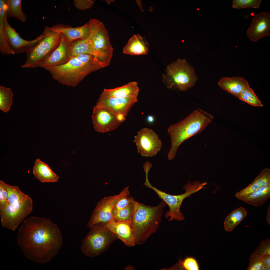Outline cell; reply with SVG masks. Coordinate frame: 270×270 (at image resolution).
<instances>
[{"instance_id": "cell-1", "label": "cell", "mask_w": 270, "mask_h": 270, "mask_svg": "<svg viewBox=\"0 0 270 270\" xmlns=\"http://www.w3.org/2000/svg\"><path fill=\"white\" fill-rule=\"evenodd\" d=\"M16 238L24 255L38 263L49 261L62 246V235L58 226L49 219L36 216L25 220Z\"/></svg>"}, {"instance_id": "cell-2", "label": "cell", "mask_w": 270, "mask_h": 270, "mask_svg": "<svg viewBox=\"0 0 270 270\" xmlns=\"http://www.w3.org/2000/svg\"><path fill=\"white\" fill-rule=\"evenodd\" d=\"M42 67L50 74L54 80L63 84L73 87L90 73L103 68L97 58L86 54L72 58L62 65Z\"/></svg>"}, {"instance_id": "cell-3", "label": "cell", "mask_w": 270, "mask_h": 270, "mask_svg": "<svg viewBox=\"0 0 270 270\" xmlns=\"http://www.w3.org/2000/svg\"><path fill=\"white\" fill-rule=\"evenodd\" d=\"M213 117L210 114L198 108L182 120L170 126L167 130L171 144L168 155V159H174L181 144L190 137L202 132L211 122Z\"/></svg>"}, {"instance_id": "cell-4", "label": "cell", "mask_w": 270, "mask_h": 270, "mask_svg": "<svg viewBox=\"0 0 270 270\" xmlns=\"http://www.w3.org/2000/svg\"><path fill=\"white\" fill-rule=\"evenodd\" d=\"M166 204L162 200L155 206L136 202L131 223L136 245L144 244L158 230Z\"/></svg>"}, {"instance_id": "cell-5", "label": "cell", "mask_w": 270, "mask_h": 270, "mask_svg": "<svg viewBox=\"0 0 270 270\" xmlns=\"http://www.w3.org/2000/svg\"><path fill=\"white\" fill-rule=\"evenodd\" d=\"M5 185L8 196L5 207L0 209L1 223L3 227L14 231L32 210L33 201L18 186Z\"/></svg>"}, {"instance_id": "cell-6", "label": "cell", "mask_w": 270, "mask_h": 270, "mask_svg": "<svg viewBox=\"0 0 270 270\" xmlns=\"http://www.w3.org/2000/svg\"><path fill=\"white\" fill-rule=\"evenodd\" d=\"M163 80L170 89L184 91L194 85L197 80L194 71L184 59H178L167 66Z\"/></svg>"}, {"instance_id": "cell-7", "label": "cell", "mask_w": 270, "mask_h": 270, "mask_svg": "<svg viewBox=\"0 0 270 270\" xmlns=\"http://www.w3.org/2000/svg\"><path fill=\"white\" fill-rule=\"evenodd\" d=\"M44 36L40 42L26 52L27 58L23 68L40 67L59 45L61 40V34L52 31L50 27L46 26L43 32Z\"/></svg>"}, {"instance_id": "cell-8", "label": "cell", "mask_w": 270, "mask_h": 270, "mask_svg": "<svg viewBox=\"0 0 270 270\" xmlns=\"http://www.w3.org/2000/svg\"><path fill=\"white\" fill-rule=\"evenodd\" d=\"M206 184V182L201 183L199 181H195L192 182H189L183 187L185 192L176 195L168 194L158 190L152 186L149 182L144 183V185L153 190L158 197L168 205L169 210L166 212L165 216L166 218H169L168 221H171L174 220L178 221L184 220L183 214L180 210L183 200L186 198L203 188Z\"/></svg>"}, {"instance_id": "cell-9", "label": "cell", "mask_w": 270, "mask_h": 270, "mask_svg": "<svg viewBox=\"0 0 270 270\" xmlns=\"http://www.w3.org/2000/svg\"><path fill=\"white\" fill-rule=\"evenodd\" d=\"M117 239L116 235L104 226L95 225L83 240L80 248L85 256L94 257L107 250Z\"/></svg>"}, {"instance_id": "cell-10", "label": "cell", "mask_w": 270, "mask_h": 270, "mask_svg": "<svg viewBox=\"0 0 270 270\" xmlns=\"http://www.w3.org/2000/svg\"><path fill=\"white\" fill-rule=\"evenodd\" d=\"M90 33L89 37L97 58L104 68L108 66L112 56L113 48L104 24L97 19L88 22Z\"/></svg>"}, {"instance_id": "cell-11", "label": "cell", "mask_w": 270, "mask_h": 270, "mask_svg": "<svg viewBox=\"0 0 270 270\" xmlns=\"http://www.w3.org/2000/svg\"><path fill=\"white\" fill-rule=\"evenodd\" d=\"M128 186L118 194L104 197L96 205L87 224L91 228L95 225H104L113 219L112 212L116 203L122 198L130 195Z\"/></svg>"}, {"instance_id": "cell-12", "label": "cell", "mask_w": 270, "mask_h": 270, "mask_svg": "<svg viewBox=\"0 0 270 270\" xmlns=\"http://www.w3.org/2000/svg\"><path fill=\"white\" fill-rule=\"evenodd\" d=\"M138 102L137 97L125 98H112L102 93L96 106L107 108L122 124L125 120L132 106Z\"/></svg>"}, {"instance_id": "cell-13", "label": "cell", "mask_w": 270, "mask_h": 270, "mask_svg": "<svg viewBox=\"0 0 270 270\" xmlns=\"http://www.w3.org/2000/svg\"><path fill=\"white\" fill-rule=\"evenodd\" d=\"M138 153L143 156L152 157L160 150L162 142L152 130L144 128L135 136L134 140Z\"/></svg>"}, {"instance_id": "cell-14", "label": "cell", "mask_w": 270, "mask_h": 270, "mask_svg": "<svg viewBox=\"0 0 270 270\" xmlns=\"http://www.w3.org/2000/svg\"><path fill=\"white\" fill-rule=\"evenodd\" d=\"M92 118L94 130L100 132L112 131L121 124L107 108L96 105L93 108Z\"/></svg>"}, {"instance_id": "cell-15", "label": "cell", "mask_w": 270, "mask_h": 270, "mask_svg": "<svg viewBox=\"0 0 270 270\" xmlns=\"http://www.w3.org/2000/svg\"><path fill=\"white\" fill-rule=\"evenodd\" d=\"M7 18V17L6 18L5 21L6 34L8 45L14 54L24 52L26 53L38 44L44 36L42 33L34 40H26L22 38L10 26Z\"/></svg>"}, {"instance_id": "cell-16", "label": "cell", "mask_w": 270, "mask_h": 270, "mask_svg": "<svg viewBox=\"0 0 270 270\" xmlns=\"http://www.w3.org/2000/svg\"><path fill=\"white\" fill-rule=\"evenodd\" d=\"M246 34L248 38L253 42L270 36V13L264 12L255 16L247 30Z\"/></svg>"}, {"instance_id": "cell-17", "label": "cell", "mask_w": 270, "mask_h": 270, "mask_svg": "<svg viewBox=\"0 0 270 270\" xmlns=\"http://www.w3.org/2000/svg\"><path fill=\"white\" fill-rule=\"evenodd\" d=\"M130 221H115L113 219L104 225V226L116 236L128 247L136 245L134 236Z\"/></svg>"}, {"instance_id": "cell-18", "label": "cell", "mask_w": 270, "mask_h": 270, "mask_svg": "<svg viewBox=\"0 0 270 270\" xmlns=\"http://www.w3.org/2000/svg\"><path fill=\"white\" fill-rule=\"evenodd\" d=\"M50 28L52 31L63 35L66 41L69 44L77 40L88 38L90 33L88 22L82 26L76 28L59 24Z\"/></svg>"}, {"instance_id": "cell-19", "label": "cell", "mask_w": 270, "mask_h": 270, "mask_svg": "<svg viewBox=\"0 0 270 270\" xmlns=\"http://www.w3.org/2000/svg\"><path fill=\"white\" fill-rule=\"evenodd\" d=\"M60 34L61 40L59 45L49 58L41 64L40 67L60 66L66 63L70 60L69 44L66 41L63 35Z\"/></svg>"}, {"instance_id": "cell-20", "label": "cell", "mask_w": 270, "mask_h": 270, "mask_svg": "<svg viewBox=\"0 0 270 270\" xmlns=\"http://www.w3.org/2000/svg\"><path fill=\"white\" fill-rule=\"evenodd\" d=\"M269 186H270V170L266 168L262 170L248 186L237 192L235 196L238 199L242 200L251 193Z\"/></svg>"}, {"instance_id": "cell-21", "label": "cell", "mask_w": 270, "mask_h": 270, "mask_svg": "<svg viewBox=\"0 0 270 270\" xmlns=\"http://www.w3.org/2000/svg\"><path fill=\"white\" fill-rule=\"evenodd\" d=\"M149 44L145 37L140 34L134 35L123 49L124 54L133 55L146 54Z\"/></svg>"}, {"instance_id": "cell-22", "label": "cell", "mask_w": 270, "mask_h": 270, "mask_svg": "<svg viewBox=\"0 0 270 270\" xmlns=\"http://www.w3.org/2000/svg\"><path fill=\"white\" fill-rule=\"evenodd\" d=\"M218 84L223 90L237 98L242 90L249 86L248 81L244 78L237 77L222 78Z\"/></svg>"}, {"instance_id": "cell-23", "label": "cell", "mask_w": 270, "mask_h": 270, "mask_svg": "<svg viewBox=\"0 0 270 270\" xmlns=\"http://www.w3.org/2000/svg\"><path fill=\"white\" fill-rule=\"evenodd\" d=\"M139 92L138 84L130 82L122 86L113 89H104L102 92L108 97L125 98L137 97Z\"/></svg>"}, {"instance_id": "cell-24", "label": "cell", "mask_w": 270, "mask_h": 270, "mask_svg": "<svg viewBox=\"0 0 270 270\" xmlns=\"http://www.w3.org/2000/svg\"><path fill=\"white\" fill-rule=\"evenodd\" d=\"M32 170L36 178L42 182H57L58 181L59 176L53 171L47 164L39 158L36 160Z\"/></svg>"}, {"instance_id": "cell-25", "label": "cell", "mask_w": 270, "mask_h": 270, "mask_svg": "<svg viewBox=\"0 0 270 270\" xmlns=\"http://www.w3.org/2000/svg\"><path fill=\"white\" fill-rule=\"evenodd\" d=\"M7 6L6 0H0V51L2 54H14L8 44L5 28Z\"/></svg>"}, {"instance_id": "cell-26", "label": "cell", "mask_w": 270, "mask_h": 270, "mask_svg": "<svg viewBox=\"0 0 270 270\" xmlns=\"http://www.w3.org/2000/svg\"><path fill=\"white\" fill-rule=\"evenodd\" d=\"M69 52L70 59L82 54H88L95 56L89 36L86 38L77 40L70 43Z\"/></svg>"}, {"instance_id": "cell-27", "label": "cell", "mask_w": 270, "mask_h": 270, "mask_svg": "<svg viewBox=\"0 0 270 270\" xmlns=\"http://www.w3.org/2000/svg\"><path fill=\"white\" fill-rule=\"evenodd\" d=\"M247 214L246 210L242 207L232 211L226 217L224 222L225 230L228 232L231 231L245 218Z\"/></svg>"}, {"instance_id": "cell-28", "label": "cell", "mask_w": 270, "mask_h": 270, "mask_svg": "<svg viewBox=\"0 0 270 270\" xmlns=\"http://www.w3.org/2000/svg\"><path fill=\"white\" fill-rule=\"evenodd\" d=\"M270 196V186L259 189L246 197L242 200L252 206H258L264 204Z\"/></svg>"}, {"instance_id": "cell-29", "label": "cell", "mask_w": 270, "mask_h": 270, "mask_svg": "<svg viewBox=\"0 0 270 270\" xmlns=\"http://www.w3.org/2000/svg\"><path fill=\"white\" fill-rule=\"evenodd\" d=\"M22 2L21 0H6L7 18H16L22 22L26 21L27 17L22 10Z\"/></svg>"}, {"instance_id": "cell-30", "label": "cell", "mask_w": 270, "mask_h": 270, "mask_svg": "<svg viewBox=\"0 0 270 270\" xmlns=\"http://www.w3.org/2000/svg\"><path fill=\"white\" fill-rule=\"evenodd\" d=\"M200 267L198 262L194 257L188 256L183 260L180 259L170 270H199Z\"/></svg>"}, {"instance_id": "cell-31", "label": "cell", "mask_w": 270, "mask_h": 270, "mask_svg": "<svg viewBox=\"0 0 270 270\" xmlns=\"http://www.w3.org/2000/svg\"><path fill=\"white\" fill-rule=\"evenodd\" d=\"M136 202L133 200L126 207L113 214V220L116 221L132 220Z\"/></svg>"}, {"instance_id": "cell-32", "label": "cell", "mask_w": 270, "mask_h": 270, "mask_svg": "<svg viewBox=\"0 0 270 270\" xmlns=\"http://www.w3.org/2000/svg\"><path fill=\"white\" fill-rule=\"evenodd\" d=\"M13 96L10 88L0 86V109L4 112L10 110L12 104Z\"/></svg>"}, {"instance_id": "cell-33", "label": "cell", "mask_w": 270, "mask_h": 270, "mask_svg": "<svg viewBox=\"0 0 270 270\" xmlns=\"http://www.w3.org/2000/svg\"><path fill=\"white\" fill-rule=\"evenodd\" d=\"M238 98L252 106L259 107L263 106L261 101L250 86L242 90Z\"/></svg>"}, {"instance_id": "cell-34", "label": "cell", "mask_w": 270, "mask_h": 270, "mask_svg": "<svg viewBox=\"0 0 270 270\" xmlns=\"http://www.w3.org/2000/svg\"><path fill=\"white\" fill-rule=\"evenodd\" d=\"M261 0H234L232 7L240 9L246 8H258L262 2Z\"/></svg>"}, {"instance_id": "cell-35", "label": "cell", "mask_w": 270, "mask_h": 270, "mask_svg": "<svg viewBox=\"0 0 270 270\" xmlns=\"http://www.w3.org/2000/svg\"><path fill=\"white\" fill-rule=\"evenodd\" d=\"M247 270H264V266L260 255L252 253L250 258Z\"/></svg>"}, {"instance_id": "cell-36", "label": "cell", "mask_w": 270, "mask_h": 270, "mask_svg": "<svg viewBox=\"0 0 270 270\" xmlns=\"http://www.w3.org/2000/svg\"><path fill=\"white\" fill-rule=\"evenodd\" d=\"M252 253L260 255L270 254V239L262 241Z\"/></svg>"}, {"instance_id": "cell-37", "label": "cell", "mask_w": 270, "mask_h": 270, "mask_svg": "<svg viewBox=\"0 0 270 270\" xmlns=\"http://www.w3.org/2000/svg\"><path fill=\"white\" fill-rule=\"evenodd\" d=\"M134 200V199L133 198L130 197L129 196L122 198L115 204L112 210V214L126 207Z\"/></svg>"}, {"instance_id": "cell-38", "label": "cell", "mask_w": 270, "mask_h": 270, "mask_svg": "<svg viewBox=\"0 0 270 270\" xmlns=\"http://www.w3.org/2000/svg\"><path fill=\"white\" fill-rule=\"evenodd\" d=\"M8 196V190L5 183L0 181V209L4 208L6 205Z\"/></svg>"}, {"instance_id": "cell-39", "label": "cell", "mask_w": 270, "mask_h": 270, "mask_svg": "<svg viewBox=\"0 0 270 270\" xmlns=\"http://www.w3.org/2000/svg\"><path fill=\"white\" fill-rule=\"evenodd\" d=\"M95 0H74V4L76 8L82 10L88 9L92 6Z\"/></svg>"}, {"instance_id": "cell-40", "label": "cell", "mask_w": 270, "mask_h": 270, "mask_svg": "<svg viewBox=\"0 0 270 270\" xmlns=\"http://www.w3.org/2000/svg\"><path fill=\"white\" fill-rule=\"evenodd\" d=\"M260 256L265 268L270 267V254Z\"/></svg>"}, {"instance_id": "cell-41", "label": "cell", "mask_w": 270, "mask_h": 270, "mask_svg": "<svg viewBox=\"0 0 270 270\" xmlns=\"http://www.w3.org/2000/svg\"><path fill=\"white\" fill-rule=\"evenodd\" d=\"M267 221L269 224L270 225V206H269L267 211V215L266 217Z\"/></svg>"}, {"instance_id": "cell-42", "label": "cell", "mask_w": 270, "mask_h": 270, "mask_svg": "<svg viewBox=\"0 0 270 270\" xmlns=\"http://www.w3.org/2000/svg\"><path fill=\"white\" fill-rule=\"evenodd\" d=\"M154 118L152 116H148L147 118V121L149 123H152L154 122Z\"/></svg>"}, {"instance_id": "cell-43", "label": "cell", "mask_w": 270, "mask_h": 270, "mask_svg": "<svg viewBox=\"0 0 270 270\" xmlns=\"http://www.w3.org/2000/svg\"><path fill=\"white\" fill-rule=\"evenodd\" d=\"M134 268L130 265H128L126 266L125 268V270H134Z\"/></svg>"}, {"instance_id": "cell-44", "label": "cell", "mask_w": 270, "mask_h": 270, "mask_svg": "<svg viewBox=\"0 0 270 270\" xmlns=\"http://www.w3.org/2000/svg\"><path fill=\"white\" fill-rule=\"evenodd\" d=\"M105 1H106V3H107V4H110V3H111L112 2H114V0H106Z\"/></svg>"}]
</instances>
